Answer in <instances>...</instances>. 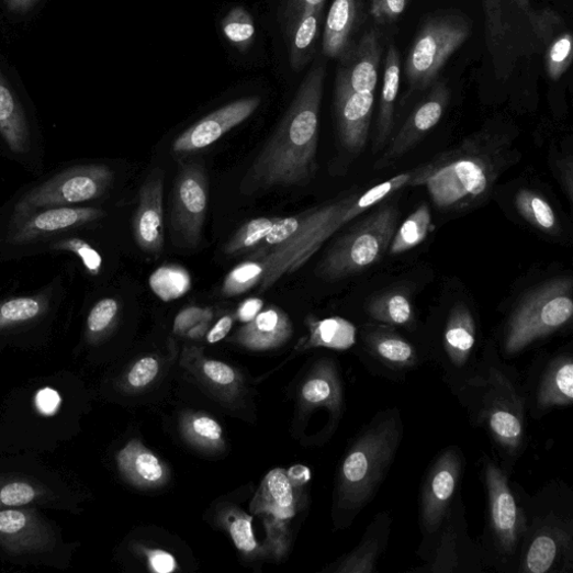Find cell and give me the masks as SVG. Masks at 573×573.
<instances>
[{"mask_svg": "<svg viewBox=\"0 0 573 573\" xmlns=\"http://www.w3.org/2000/svg\"><path fill=\"white\" fill-rule=\"evenodd\" d=\"M324 10H310L285 21L290 60L294 70L304 69L313 59L321 34Z\"/></svg>", "mask_w": 573, "mask_h": 573, "instance_id": "26", "label": "cell"}, {"mask_svg": "<svg viewBox=\"0 0 573 573\" xmlns=\"http://www.w3.org/2000/svg\"><path fill=\"white\" fill-rule=\"evenodd\" d=\"M149 562L154 571L159 573H169L177 569V561L173 555L160 550L149 553Z\"/></svg>", "mask_w": 573, "mask_h": 573, "instance_id": "55", "label": "cell"}, {"mask_svg": "<svg viewBox=\"0 0 573 573\" xmlns=\"http://www.w3.org/2000/svg\"><path fill=\"white\" fill-rule=\"evenodd\" d=\"M470 35L471 25L461 16L445 15L428 20L418 32L405 65L412 89L425 90L430 87Z\"/></svg>", "mask_w": 573, "mask_h": 573, "instance_id": "9", "label": "cell"}, {"mask_svg": "<svg viewBox=\"0 0 573 573\" xmlns=\"http://www.w3.org/2000/svg\"><path fill=\"white\" fill-rule=\"evenodd\" d=\"M361 0H334L323 33V53L340 59L352 45V37L361 19Z\"/></svg>", "mask_w": 573, "mask_h": 573, "instance_id": "21", "label": "cell"}, {"mask_svg": "<svg viewBox=\"0 0 573 573\" xmlns=\"http://www.w3.org/2000/svg\"><path fill=\"white\" fill-rule=\"evenodd\" d=\"M263 273L265 268L260 261L246 259L225 276L221 295L232 299L248 293L261 283Z\"/></svg>", "mask_w": 573, "mask_h": 573, "instance_id": "40", "label": "cell"}, {"mask_svg": "<svg viewBox=\"0 0 573 573\" xmlns=\"http://www.w3.org/2000/svg\"><path fill=\"white\" fill-rule=\"evenodd\" d=\"M401 80V57L394 44L389 45L386 49L383 85L380 97L377 134L373 144V151L378 153L383 149L390 139L393 121L395 101L397 98Z\"/></svg>", "mask_w": 573, "mask_h": 573, "instance_id": "25", "label": "cell"}, {"mask_svg": "<svg viewBox=\"0 0 573 573\" xmlns=\"http://www.w3.org/2000/svg\"><path fill=\"white\" fill-rule=\"evenodd\" d=\"M374 109V92L360 93L336 78L335 116L340 144L360 154L369 139Z\"/></svg>", "mask_w": 573, "mask_h": 573, "instance_id": "17", "label": "cell"}, {"mask_svg": "<svg viewBox=\"0 0 573 573\" xmlns=\"http://www.w3.org/2000/svg\"><path fill=\"white\" fill-rule=\"evenodd\" d=\"M353 196L314 207L311 220L295 238L249 254L247 259L258 260L265 268L260 293L269 291L282 277L304 267L340 227L349 223L347 211Z\"/></svg>", "mask_w": 573, "mask_h": 573, "instance_id": "6", "label": "cell"}, {"mask_svg": "<svg viewBox=\"0 0 573 573\" xmlns=\"http://www.w3.org/2000/svg\"><path fill=\"white\" fill-rule=\"evenodd\" d=\"M40 0H3L7 9L14 14H26L32 11Z\"/></svg>", "mask_w": 573, "mask_h": 573, "instance_id": "58", "label": "cell"}, {"mask_svg": "<svg viewBox=\"0 0 573 573\" xmlns=\"http://www.w3.org/2000/svg\"><path fill=\"white\" fill-rule=\"evenodd\" d=\"M413 171L409 173L398 175L395 178L383 182L361 195H355L347 211V217L355 220L366 211L374 207L377 204L392 195L393 193L412 184Z\"/></svg>", "mask_w": 573, "mask_h": 573, "instance_id": "41", "label": "cell"}, {"mask_svg": "<svg viewBox=\"0 0 573 573\" xmlns=\"http://www.w3.org/2000/svg\"><path fill=\"white\" fill-rule=\"evenodd\" d=\"M403 436L396 412L377 418L355 442L340 468L339 505L360 512L375 495L390 469Z\"/></svg>", "mask_w": 573, "mask_h": 573, "instance_id": "3", "label": "cell"}, {"mask_svg": "<svg viewBox=\"0 0 573 573\" xmlns=\"http://www.w3.org/2000/svg\"><path fill=\"white\" fill-rule=\"evenodd\" d=\"M109 217L102 205L49 207L29 212L0 210V263L41 256L53 241Z\"/></svg>", "mask_w": 573, "mask_h": 573, "instance_id": "4", "label": "cell"}, {"mask_svg": "<svg viewBox=\"0 0 573 573\" xmlns=\"http://www.w3.org/2000/svg\"><path fill=\"white\" fill-rule=\"evenodd\" d=\"M260 103V97H248L221 106L182 133L171 145V150L177 155H188L212 146L249 120Z\"/></svg>", "mask_w": 573, "mask_h": 573, "instance_id": "15", "label": "cell"}, {"mask_svg": "<svg viewBox=\"0 0 573 573\" xmlns=\"http://www.w3.org/2000/svg\"><path fill=\"white\" fill-rule=\"evenodd\" d=\"M431 228V212L427 204H423L396 228L389 254L398 256L417 248L427 239Z\"/></svg>", "mask_w": 573, "mask_h": 573, "instance_id": "34", "label": "cell"}, {"mask_svg": "<svg viewBox=\"0 0 573 573\" xmlns=\"http://www.w3.org/2000/svg\"><path fill=\"white\" fill-rule=\"evenodd\" d=\"M368 315L390 326L412 327L415 323L414 306L404 291H391L373 297L367 306Z\"/></svg>", "mask_w": 573, "mask_h": 573, "instance_id": "31", "label": "cell"}, {"mask_svg": "<svg viewBox=\"0 0 573 573\" xmlns=\"http://www.w3.org/2000/svg\"><path fill=\"white\" fill-rule=\"evenodd\" d=\"M276 217H257L246 222L223 247L226 257L245 256L259 249L274 224Z\"/></svg>", "mask_w": 573, "mask_h": 573, "instance_id": "38", "label": "cell"}, {"mask_svg": "<svg viewBox=\"0 0 573 573\" xmlns=\"http://www.w3.org/2000/svg\"><path fill=\"white\" fill-rule=\"evenodd\" d=\"M485 482L495 542L502 553L513 555L525 532L523 512L506 475L488 460L485 464Z\"/></svg>", "mask_w": 573, "mask_h": 573, "instance_id": "14", "label": "cell"}, {"mask_svg": "<svg viewBox=\"0 0 573 573\" xmlns=\"http://www.w3.org/2000/svg\"><path fill=\"white\" fill-rule=\"evenodd\" d=\"M61 404V397L52 389H43L36 395V406L43 414L50 415L55 413Z\"/></svg>", "mask_w": 573, "mask_h": 573, "instance_id": "53", "label": "cell"}, {"mask_svg": "<svg viewBox=\"0 0 573 573\" xmlns=\"http://www.w3.org/2000/svg\"><path fill=\"white\" fill-rule=\"evenodd\" d=\"M164 173L155 169L139 190L138 205L134 215L133 232L138 248L153 256L164 250Z\"/></svg>", "mask_w": 573, "mask_h": 573, "instance_id": "18", "label": "cell"}, {"mask_svg": "<svg viewBox=\"0 0 573 573\" xmlns=\"http://www.w3.org/2000/svg\"><path fill=\"white\" fill-rule=\"evenodd\" d=\"M325 0H289L286 3L284 19L290 20L302 12L310 10H324Z\"/></svg>", "mask_w": 573, "mask_h": 573, "instance_id": "54", "label": "cell"}, {"mask_svg": "<svg viewBox=\"0 0 573 573\" xmlns=\"http://www.w3.org/2000/svg\"><path fill=\"white\" fill-rule=\"evenodd\" d=\"M573 401V362L570 356L555 359L546 371L539 390L541 408L570 406Z\"/></svg>", "mask_w": 573, "mask_h": 573, "instance_id": "30", "label": "cell"}, {"mask_svg": "<svg viewBox=\"0 0 573 573\" xmlns=\"http://www.w3.org/2000/svg\"><path fill=\"white\" fill-rule=\"evenodd\" d=\"M573 38L570 32L557 36L546 54V71L552 81H559L572 64Z\"/></svg>", "mask_w": 573, "mask_h": 573, "instance_id": "43", "label": "cell"}, {"mask_svg": "<svg viewBox=\"0 0 573 573\" xmlns=\"http://www.w3.org/2000/svg\"><path fill=\"white\" fill-rule=\"evenodd\" d=\"M515 206L533 226L548 235H558L560 224L554 210L540 193L524 189L515 196Z\"/></svg>", "mask_w": 573, "mask_h": 573, "instance_id": "36", "label": "cell"}, {"mask_svg": "<svg viewBox=\"0 0 573 573\" xmlns=\"http://www.w3.org/2000/svg\"><path fill=\"white\" fill-rule=\"evenodd\" d=\"M47 540L33 513L16 507L0 509V547L32 554L45 551Z\"/></svg>", "mask_w": 573, "mask_h": 573, "instance_id": "20", "label": "cell"}, {"mask_svg": "<svg viewBox=\"0 0 573 573\" xmlns=\"http://www.w3.org/2000/svg\"><path fill=\"white\" fill-rule=\"evenodd\" d=\"M225 38L241 52L247 50L256 36V24L250 13L244 8H235L222 21Z\"/></svg>", "mask_w": 573, "mask_h": 573, "instance_id": "42", "label": "cell"}, {"mask_svg": "<svg viewBox=\"0 0 573 573\" xmlns=\"http://www.w3.org/2000/svg\"><path fill=\"white\" fill-rule=\"evenodd\" d=\"M149 289L164 303L178 301L192 290V276L183 266L167 263L157 268L149 277Z\"/></svg>", "mask_w": 573, "mask_h": 573, "instance_id": "32", "label": "cell"}, {"mask_svg": "<svg viewBox=\"0 0 573 573\" xmlns=\"http://www.w3.org/2000/svg\"><path fill=\"white\" fill-rule=\"evenodd\" d=\"M508 141L476 134L457 148L413 170L411 186H424L443 211H463L483 202L502 175Z\"/></svg>", "mask_w": 573, "mask_h": 573, "instance_id": "2", "label": "cell"}, {"mask_svg": "<svg viewBox=\"0 0 573 573\" xmlns=\"http://www.w3.org/2000/svg\"><path fill=\"white\" fill-rule=\"evenodd\" d=\"M43 491L24 480H11L0 484V507H21L42 501Z\"/></svg>", "mask_w": 573, "mask_h": 573, "instance_id": "46", "label": "cell"}, {"mask_svg": "<svg viewBox=\"0 0 573 573\" xmlns=\"http://www.w3.org/2000/svg\"><path fill=\"white\" fill-rule=\"evenodd\" d=\"M302 394L306 403L312 405L338 407L340 401L339 386L327 371L308 380Z\"/></svg>", "mask_w": 573, "mask_h": 573, "instance_id": "44", "label": "cell"}, {"mask_svg": "<svg viewBox=\"0 0 573 573\" xmlns=\"http://www.w3.org/2000/svg\"><path fill=\"white\" fill-rule=\"evenodd\" d=\"M191 431L200 440L216 442L222 438L221 426L209 417H198L191 423Z\"/></svg>", "mask_w": 573, "mask_h": 573, "instance_id": "52", "label": "cell"}, {"mask_svg": "<svg viewBox=\"0 0 573 573\" xmlns=\"http://www.w3.org/2000/svg\"><path fill=\"white\" fill-rule=\"evenodd\" d=\"M212 318L213 312L210 308H201L198 306L187 307L176 317L175 333L178 335H184L199 323H210Z\"/></svg>", "mask_w": 573, "mask_h": 573, "instance_id": "49", "label": "cell"}, {"mask_svg": "<svg viewBox=\"0 0 573 573\" xmlns=\"http://www.w3.org/2000/svg\"><path fill=\"white\" fill-rule=\"evenodd\" d=\"M390 530V519L386 513L379 514L367 530L359 548L353 551L338 568L339 572L372 573L382 551L385 548Z\"/></svg>", "mask_w": 573, "mask_h": 573, "instance_id": "29", "label": "cell"}, {"mask_svg": "<svg viewBox=\"0 0 573 573\" xmlns=\"http://www.w3.org/2000/svg\"><path fill=\"white\" fill-rule=\"evenodd\" d=\"M65 296V278L59 276L36 292L0 299V336L15 335L49 321Z\"/></svg>", "mask_w": 573, "mask_h": 573, "instance_id": "13", "label": "cell"}, {"mask_svg": "<svg viewBox=\"0 0 573 573\" xmlns=\"http://www.w3.org/2000/svg\"><path fill=\"white\" fill-rule=\"evenodd\" d=\"M158 372L159 363L155 358H143L131 370L128 383L133 387H144L156 379Z\"/></svg>", "mask_w": 573, "mask_h": 573, "instance_id": "50", "label": "cell"}, {"mask_svg": "<svg viewBox=\"0 0 573 573\" xmlns=\"http://www.w3.org/2000/svg\"><path fill=\"white\" fill-rule=\"evenodd\" d=\"M571 538L559 526H546L535 532L524 557V572L547 573L552 571L564 553L570 550Z\"/></svg>", "mask_w": 573, "mask_h": 573, "instance_id": "23", "label": "cell"}, {"mask_svg": "<svg viewBox=\"0 0 573 573\" xmlns=\"http://www.w3.org/2000/svg\"><path fill=\"white\" fill-rule=\"evenodd\" d=\"M231 535L237 548L244 552H252L258 544L252 530V520L249 517H238L231 525Z\"/></svg>", "mask_w": 573, "mask_h": 573, "instance_id": "48", "label": "cell"}, {"mask_svg": "<svg viewBox=\"0 0 573 573\" xmlns=\"http://www.w3.org/2000/svg\"><path fill=\"white\" fill-rule=\"evenodd\" d=\"M209 323L201 322L198 325H195L193 328H191L186 335H188L191 338H199L203 336V334L207 330Z\"/></svg>", "mask_w": 573, "mask_h": 573, "instance_id": "60", "label": "cell"}, {"mask_svg": "<svg viewBox=\"0 0 573 573\" xmlns=\"http://www.w3.org/2000/svg\"><path fill=\"white\" fill-rule=\"evenodd\" d=\"M262 507L280 519L292 518L295 513V497L292 482L283 471L268 474L262 485Z\"/></svg>", "mask_w": 573, "mask_h": 573, "instance_id": "35", "label": "cell"}, {"mask_svg": "<svg viewBox=\"0 0 573 573\" xmlns=\"http://www.w3.org/2000/svg\"><path fill=\"white\" fill-rule=\"evenodd\" d=\"M463 458L456 448L437 458L422 492L420 521L427 535L441 529L462 475Z\"/></svg>", "mask_w": 573, "mask_h": 573, "instance_id": "12", "label": "cell"}, {"mask_svg": "<svg viewBox=\"0 0 573 573\" xmlns=\"http://www.w3.org/2000/svg\"><path fill=\"white\" fill-rule=\"evenodd\" d=\"M397 222L398 211L394 205L381 206L333 245L317 274L335 281L364 272L389 250Z\"/></svg>", "mask_w": 573, "mask_h": 573, "instance_id": "7", "label": "cell"}, {"mask_svg": "<svg viewBox=\"0 0 573 573\" xmlns=\"http://www.w3.org/2000/svg\"><path fill=\"white\" fill-rule=\"evenodd\" d=\"M117 182L116 170L101 161H75L23 188L3 211L100 205Z\"/></svg>", "mask_w": 573, "mask_h": 573, "instance_id": "5", "label": "cell"}, {"mask_svg": "<svg viewBox=\"0 0 573 573\" xmlns=\"http://www.w3.org/2000/svg\"><path fill=\"white\" fill-rule=\"evenodd\" d=\"M291 478L304 484L311 480V472L304 467H296L291 471Z\"/></svg>", "mask_w": 573, "mask_h": 573, "instance_id": "59", "label": "cell"}, {"mask_svg": "<svg viewBox=\"0 0 573 573\" xmlns=\"http://www.w3.org/2000/svg\"><path fill=\"white\" fill-rule=\"evenodd\" d=\"M572 315L571 279L559 278L539 285L512 314L506 328L505 352L524 351L533 341L565 326Z\"/></svg>", "mask_w": 573, "mask_h": 573, "instance_id": "8", "label": "cell"}, {"mask_svg": "<svg viewBox=\"0 0 573 573\" xmlns=\"http://www.w3.org/2000/svg\"><path fill=\"white\" fill-rule=\"evenodd\" d=\"M363 339L371 355L387 368L412 369L418 363L413 344L391 329L379 327L364 332Z\"/></svg>", "mask_w": 573, "mask_h": 573, "instance_id": "27", "label": "cell"}, {"mask_svg": "<svg viewBox=\"0 0 573 573\" xmlns=\"http://www.w3.org/2000/svg\"><path fill=\"white\" fill-rule=\"evenodd\" d=\"M449 102V88L443 82H437L387 145L385 153L375 164V168H387L411 151L439 124Z\"/></svg>", "mask_w": 573, "mask_h": 573, "instance_id": "16", "label": "cell"}, {"mask_svg": "<svg viewBox=\"0 0 573 573\" xmlns=\"http://www.w3.org/2000/svg\"><path fill=\"white\" fill-rule=\"evenodd\" d=\"M411 0H370V15L380 25L391 24L403 16Z\"/></svg>", "mask_w": 573, "mask_h": 573, "instance_id": "47", "label": "cell"}, {"mask_svg": "<svg viewBox=\"0 0 573 573\" xmlns=\"http://www.w3.org/2000/svg\"><path fill=\"white\" fill-rule=\"evenodd\" d=\"M312 214L313 209L293 216L276 217L270 234L259 249H270L289 243L303 231Z\"/></svg>", "mask_w": 573, "mask_h": 573, "instance_id": "45", "label": "cell"}, {"mask_svg": "<svg viewBox=\"0 0 573 573\" xmlns=\"http://www.w3.org/2000/svg\"><path fill=\"white\" fill-rule=\"evenodd\" d=\"M476 344V324L470 308L456 305L448 317L443 332V349L450 364L464 368L470 361Z\"/></svg>", "mask_w": 573, "mask_h": 573, "instance_id": "24", "label": "cell"}, {"mask_svg": "<svg viewBox=\"0 0 573 573\" xmlns=\"http://www.w3.org/2000/svg\"><path fill=\"white\" fill-rule=\"evenodd\" d=\"M123 312V303L114 296H103L93 302L86 318V334L90 340L105 336L117 325Z\"/></svg>", "mask_w": 573, "mask_h": 573, "instance_id": "39", "label": "cell"}, {"mask_svg": "<svg viewBox=\"0 0 573 573\" xmlns=\"http://www.w3.org/2000/svg\"><path fill=\"white\" fill-rule=\"evenodd\" d=\"M204 375L215 384L233 385L237 381V374L232 367L220 361H205L203 367Z\"/></svg>", "mask_w": 573, "mask_h": 573, "instance_id": "51", "label": "cell"}, {"mask_svg": "<svg viewBox=\"0 0 573 573\" xmlns=\"http://www.w3.org/2000/svg\"><path fill=\"white\" fill-rule=\"evenodd\" d=\"M0 146L32 171L43 168V144L37 123L25 101L0 69Z\"/></svg>", "mask_w": 573, "mask_h": 573, "instance_id": "11", "label": "cell"}, {"mask_svg": "<svg viewBox=\"0 0 573 573\" xmlns=\"http://www.w3.org/2000/svg\"><path fill=\"white\" fill-rule=\"evenodd\" d=\"M122 469L145 484L159 483L165 474L158 458L137 442L130 443L120 456Z\"/></svg>", "mask_w": 573, "mask_h": 573, "instance_id": "37", "label": "cell"}, {"mask_svg": "<svg viewBox=\"0 0 573 573\" xmlns=\"http://www.w3.org/2000/svg\"><path fill=\"white\" fill-rule=\"evenodd\" d=\"M381 34L370 30L340 57L336 78L360 93L374 92L382 60Z\"/></svg>", "mask_w": 573, "mask_h": 573, "instance_id": "19", "label": "cell"}, {"mask_svg": "<svg viewBox=\"0 0 573 573\" xmlns=\"http://www.w3.org/2000/svg\"><path fill=\"white\" fill-rule=\"evenodd\" d=\"M326 69L316 65L240 183L244 195L305 187L317 173L319 112Z\"/></svg>", "mask_w": 573, "mask_h": 573, "instance_id": "1", "label": "cell"}, {"mask_svg": "<svg viewBox=\"0 0 573 573\" xmlns=\"http://www.w3.org/2000/svg\"><path fill=\"white\" fill-rule=\"evenodd\" d=\"M310 342L314 347L333 350H349L357 342V327L341 317H329L311 323Z\"/></svg>", "mask_w": 573, "mask_h": 573, "instance_id": "33", "label": "cell"}, {"mask_svg": "<svg viewBox=\"0 0 573 573\" xmlns=\"http://www.w3.org/2000/svg\"><path fill=\"white\" fill-rule=\"evenodd\" d=\"M210 188L201 164L182 165L171 191L169 231L171 243L181 249L199 247L206 218Z\"/></svg>", "mask_w": 573, "mask_h": 573, "instance_id": "10", "label": "cell"}, {"mask_svg": "<svg viewBox=\"0 0 573 573\" xmlns=\"http://www.w3.org/2000/svg\"><path fill=\"white\" fill-rule=\"evenodd\" d=\"M234 326V317L232 315L223 316L212 329L207 333V341L210 344H215L226 337L228 333H231Z\"/></svg>", "mask_w": 573, "mask_h": 573, "instance_id": "57", "label": "cell"}, {"mask_svg": "<svg viewBox=\"0 0 573 573\" xmlns=\"http://www.w3.org/2000/svg\"><path fill=\"white\" fill-rule=\"evenodd\" d=\"M265 303L258 297L246 300L237 311V317L243 323H250L262 311Z\"/></svg>", "mask_w": 573, "mask_h": 573, "instance_id": "56", "label": "cell"}, {"mask_svg": "<svg viewBox=\"0 0 573 573\" xmlns=\"http://www.w3.org/2000/svg\"><path fill=\"white\" fill-rule=\"evenodd\" d=\"M99 225L81 228L49 244L42 255L68 256L80 265L82 273L97 280L105 272V257L91 234Z\"/></svg>", "mask_w": 573, "mask_h": 573, "instance_id": "22", "label": "cell"}, {"mask_svg": "<svg viewBox=\"0 0 573 573\" xmlns=\"http://www.w3.org/2000/svg\"><path fill=\"white\" fill-rule=\"evenodd\" d=\"M292 330L289 315L278 307H269L247 323L238 337L244 346L261 350L279 346L292 335Z\"/></svg>", "mask_w": 573, "mask_h": 573, "instance_id": "28", "label": "cell"}]
</instances>
